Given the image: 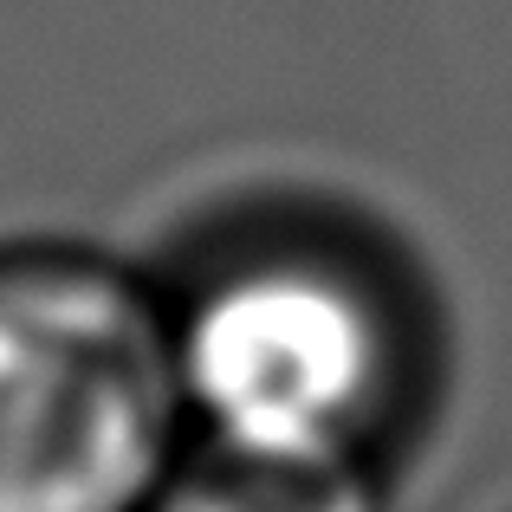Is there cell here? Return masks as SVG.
<instances>
[{
	"label": "cell",
	"mask_w": 512,
	"mask_h": 512,
	"mask_svg": "<svg viewBox=\"0 0 512 512\" xmlns=\"http://www.w3.org/2000/svg\"><path fill=\"white\" fill-rule=\"evenodd\" d=\"M150 266L201 448L396 474L435 422L441 305L383 221L247 195Z\"/></svg>",
	"instance_id": "obj_1"
},
{
	"label": "cell",
	"mask_w": 512,
	"mask_h": 512,
	"mask_svg": "<svg viewBox=\"0 0 512 512\" xmlns=\"http://www.w3.org/2000/svg\"><path fill=\"white\" fill-rule=\"evenodd\" d=\"M188 448L156 266L0 240V512H156Z\"/></svg>",
	"instance_id": "obj_2"
},
{
	"label": "cell",
	"mask_w": 512,
	"mask_h": 512,
	"mask_svg": "<svg viewBox=\"0 0 512 512\" xmlns=\"http://www.w3.org/2000/svg\"><path fill=\"white\" fill-rule=\"evenodd\" d=\"M156 512H396V474L188 448Z\"/></svg>",
	"instance_id": "obj_3"
}]
</instances>
